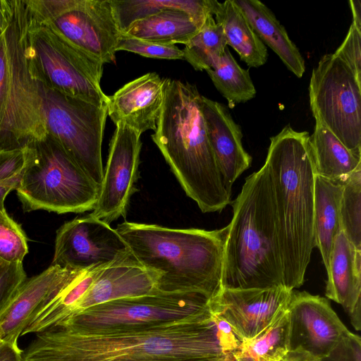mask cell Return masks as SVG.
Listing matches in <instances>:
<instances>
[{"label": "cell", "mask_w": 361, "mask_h": 361, "mask_svg": "<svg viewBox=\"0 0 361 361\" xmlns=\"http://www.w3.org/2000/svg\"><path fill=\"white\" fill-rule=\"evenodd\" d=\"M241 339L221 317L92 332L53 326L37 333L22 361H230Z\"/></svg>", "instance_id": "cell-1"}, {"label": "cell", "mask_w": 361, "mask_h": 361, "mask_svg": "<svg viewBox=\"0 0 361 361\" xmlns=\"http://www.w3.org/2000/svg\"><path fill=\"white\" fill-rule=\"evenodd\" d=\"M116 230L158 291L200 293L210 300L221 291L229 225L207 231L126 221Z\"/></svg>", "instance_id": "cell-2"}, {"label": "cell", "mask_w": 361, "mask_h": 361, "mask_svg": "<svg viewBox=\"0 0 361 361\" xmlns=\"http://www.w3.org/2000/svg\"><path fill=\"white\" fill-rule=\"evenodd\" d=\"M310 135L286 126L270 137L264 164L269 172L283 269V286L300 287L314 246V170Z\"/></svg>", "instance_id": "cell-3"}, {"label": "cell", "mask_w": 361, "mask_h": 361, "mask_svg": "<svg viewBox=\"0 0 361 361\" xmlns=\"http://www.w3.org/2000/svg\"><path fill=\"white\" fill-rule=\"evenodd\" d=\"M195 85L167 79L165 97L152 139L186 195L204 213L231 203L209 140Z\"/></svg>", "instance_id": "cell-4"}, {"label": "cell", "mask_w": 361, "mask_h": 361, "mask_svg": "<svg viewBox=\"0 0 361 361\" xmlns=\"http://www.w3.org/2000/svg\"><path fill=\"white\" fill-rule=\"evenodd\" d=\"M233 209L221 289L283 286L272 188L264 164L246 178Z\"/></svg>", "instance_id": "cell-5"}, {"label": "cell", "mask_w": 361, "mask_h": 361, "mask_svg": "<svg viewBox=\"0 0 361 361\" xmlns=\"http://www.w3.org/2000/svg\"><path fill=\"white\" fill-rule=\"evenodd\" d=\"M30 15L25 0H12L0 30V150L23 148L48 136L39 83L27 54Z\"/></svg>", "instance_id": "cell-6"}, {"label": "cell", "mask_w": 361, "mask_h": 361, "mask_svg": "<svg viewBox=\"0 0 361 361\" xmlns=\"http://www.w3.org/2000/svg\"><path fill=\"white\" fill-rule=\"evenodd\" d=\"M99 189L65 149L47 136L30 145L16 191L26 212L44 209L64 214L93 210Z\"/></svg>", "instance_id": "cell-7"}, {"label": "cell", "mask_w": 361, "mask_h": 361, "mask_svg": "<svg viewBox=\"0 0 361 361\" xmlns=\"http://www.w3.org/2000/svg\"><path fill=\"white\" fill-rule=\"evenodd\" d=\"M27 54L32 73L42 86L97 105L107 106L109 97L100 86L104 63L49 27L35 24L30 20Z\"/></svg>", "instance_id": "cell-8"}, {"label": "cell", "mask_w": 361, "mask_h": 361, "mask_svg": "<svg viewBox=\"0 0 361 361\" xmlns=\"http://www.w3.org/2000/svg\"><path fill=\"white\" fill-rule=\"evenodd\" d=\"M209 302L200 293L157 291L92 307L57 325L81 332L159 326L209 316Z\"/></svg>", "instance_id": "cell-9"}, {"label": "cell", "mask_w": 361, "mask_h": 361, "mask_svg": "<svg viewBox=\"0 0 361 361\" xmlns=\"http://www.w3.org/2000/svg\"><path fill=\"white\" fill-rule=\"evenodd\" d=\"M40 86L48 136L59 143L100 187L104 176L102 145L107 106L97 105Z\"/></svg>", "instance_id": "cell-10"}, {"label": "cell", "mask_w": 361, "mask_h": 361, "mask_svg": "<svg viewBox=\"0 0 361 361\" xmlns=\"http://www.w3.org/2000/svg\"><path fill=\"white\" fill-rule=\"evenodd\" d=\"M310 104L319 120L361 157V81L334 54L324 55L312 72Z\"/></svg>", "instance_id": "cell-11"}, {"label": "cell", "mask_w": 361, "mask_h": 361, "mask_svg": "<svg viewBox=\"0 0 361 361\" xmlns=\"http://www.w3.org/2000/svg\"><path fill=\"white\" fill-rule=\"evenodd\" d=\"M131 253L116 228L90 213L64 223L57 230L51 265L86 271L109 265Z\"/></svg>", "instance_id": "cell-12"}, {"label": "cell", "mask_w": 361, "mask_h": 361, "mask_svg": "<svg viewBox=\"0 0 361 361\" xmlns=\"http://www.w3.org/2000/svg\"><path fill=\"white\" fill-rule=\"evenodd\" d=\"M116 128L109 144L94 216L108 224L126 216L138 179L141 134L123 124Z\"/></svg>", "instance_id": "cell-13"}, {"label": "cell", "mask_w": 361, "mask_h": 361, "mask_svg": "<svg viewBox=\"0 0 361 361\" xmlns=\"http://www.w3.org/2000/svg\"><path fill=\"white\" fill-rule=\"evenodd\" d=\"M45 26L104 64L116 59L122 32L111 0H80L76 7Z\"/></svg>", "instance_id": "cell-14"}, {"label": "cell", "mask_w": 361, "mask_h": 361, "mask_svg": "<svg viewBox=\"0 0 361 361\" xmlns=\"http://www.w3.org/2000/svg\"><path fill=\"white\" fill-rule=\"evenodd\" d=\"M287 310L290 350L300 349L322 359L351 333L319 295L293 290Z\"/></svg>", "instance_id": "cell-15"}, {"label": "cell", "mask_w": 361, "mask_h": 361, "mask_svg": "<svg viewBox=\"0 0 361 361\" xmlns=\"http://www.w3.org/2000/svg\"><path fill=\"white\" fill-rule=\"evenodd\" d=\"M293 290L282 286L222 288L210 300V310L225 320L243 341L258 335L287 310Z\"/></svg>", "instance_id": "cell-16"}, {"label": "cell", "mask_w": 361, "mask_h": 361, "mask_svg": "<svg viewBox=\"0 0 361 361\" xmlns=\"http://www.w3.org/2000/svg\"><path fill=\"white\" fill-rule=\"evenodd\" d=\"M83 271L51 264L27 279L0 315L2 341L18 342L35 316Z\"/></svg>", "instance_id": "cell-17"}, {"label": "cell", "mask_w": 361, "mask_h": 361, "mask_svg": "<svg viewBox=\"0 0 361 361\" xmlns=\"http://www.w3.org/2000/svg\"><path fill=\"white\" fill-rule=\"evenodd\" d=\"M168 78L147 73L126 84L109 97L108 116L139 133L155 130L163 106Z\"/></svg>", "instance_id": "cell-18"}, {"label": "cell", "mask_w": 361, "mask_h": 361, "mask_svg": "<svg viewBox=\"0 0 361 361\" xmlns=\"http://www.w3.org/2000/svg\"><path fill=\"white\" fill-rule=\"evenodd\" d=\"M202 111L222 183L231 195L234 182L250 168L252 157L243 148L240 127L225 105L202 96Z\"/></svg>", "instance_id": "cell-19"}, {"label": "cell", "mask_w": 361, "mask_h": 361, "mask_svg": "<svg viewBox=\"0 0 361 361\" xmlns=\"http://www.w3.org/2000/svg\"><path fill=\"white\" fill-rule=\"evenodd\" d=\"M157 291L152 274L131 253L100 271L68 319L100 304L147 295Z\"/></svg>", "instance_id": "cell-20"}, {"label": "cell", "mask_w": 361, "mask_h": 361, "mask_svg": "<svg viewBox=\"0 0 361 361\" xmlns=\"http://www.w3.org/2000/svg\"><path fill=\"white\" fill-rule=\"evenodd\" d=\"M325 295L341 305L353 327H361V250H357L341 230L329 259Z\"/></svg>", "instance_id": "cell-21"}, {"label": "cell", "mask_w": 361, "mask_h": 361, "mask_svg": "<svg viewBox=\"0 0 361 361\" xmlns=\"http://www.w3.org/2000/svg\"><path fill=\"white\" fill-rule=\"evenodd\" d=\"M233 1L263 44L278 55L290 72L301 78L305 71V60L273 12L257 0Z\"/></svg>", "instance_id": "cell-22"}, {"label": "cell", "mask_w": 361, "mask_h": 361, "mask_svg": "<svg viewBox=\"0 0 361 361\" xmlns=\"http://www.w3.org/2000/svg\"><path fill=\"white\" fill-rule=\"evenodd\" d=\"M343 183L315 175L314 187V246L321 254L326 271L336 235L341 230L340 204Z\"/></svg>", "instance_id": "cell-23"}, {"label": "cell", "mask_w": 361, "mask_h": 361, "mask_svg": "<svg viewBox=\"0 0 361 361\" xmlns=\"http://www.w3.org/2000/svg\"><path fill=\"white\" fill-rule=\"evenodd\" d=\"M309 145L317 176L343 182L361 166V157L348 149L317 119Z\"/></svg>", "instance_id": "cell-24"}, {"label": "cell", "mask_w": 361, "mask_h": 361, "mask_svg": "<svg viewBox=\"0 0 361 361\" xmlns=\"http://www.w3.org/2000/svg\"><path fill=\"white\" fill-rule=\"evenodd\" d=\"M213 16L223 28L227 45L233 47L249 67L258 68L267 61L266 45L253 31L233 0L214 1Z\"/></svg>", "instance_id": "cell-25"}, {"label": "cell", "mask_w": 361, "mask_h": 361, "mask_svg": "<svg viewBox=\"0 0 361 361\" xmlns=\"http://www.w3.org/2000/svg\"><path fill=\"white\" fill-rule=\"evenodd\" d=\"M200 27L188 13L168 10L135 21L122 35L161 44H185Z\"/></svg>", "instance_id": "cell-26"}, {"label": "cell", "mask_w": 361, "mask_h": 361, "mask_svg": "<svg viewBox=\"0 0 361 361\" xmlns=\"http://www.w3.org/2000/svg\"><path fill=\"white\" fill-rule=\"evenodd\" d=\"M118 27L123 32L135 21L176 10L190 15L201 27L213 16L214 0H111Z\"/></svg>", "instance_id": "cell-27"}, {"label": "cell", "mask_w": 361, "mask_h": 361, "mask_svg": "<svg viewBox=\"0 0 361 361\" xmlns=\"http://www.w3.org/2000/svg\"><path fill=\"white\" fill-rule=\"evenodd\" d=\"M289 334L286 310L258 335L243 341L233 353L231 361H280L290 350Z\"/></svg>", "instance_id": "cell-28"}, {"label": "cell", "mask_w": 361, "mask_h": 361, "mask_svg": "<svg viewBox=\"0 0 361 361\" xmlns=\"http://www.w3.org/2000/svg\"><path fill=\"white\" fill-rule=\"evenodd\" d=\"M206 71L231 109L236 104L252 99L256 95V89L249 71L239 66L228 47L217 63Z\"/></svg>", "instance_id": "cell-29"}, {"label": "cell", "mask_w": 361, "mask_h": 361, "mask_svg": "<svg viewBox=\"0 0 361 361\" xmlns=\"http://www.w3.org/2000/svg\"><path fill=\"white\" fill-rule=\"evenodd\" d=\"M227 47L222 26L209 16L198 32L185 44L183 59L195 70L213 68Z\"/></svg>", "instance_id": "cell-30"}, {"label": "cell", "mask_w": 361, "mask_h": 361, "mask_svg": "<svg viewBox=\"0 0 361 361\" xmlns=\"http://www.w3.org/2000/svg\"><path fill=\"white\" fill-rule=\"evenodd\" d=\"M340 216L341 231L361 250V166L343 183Z\"/></svg>", "instance_id": "cell-31"}, {"label": "cell", "mask_w": 361, "mask_h": 361, "mask_svg": "<svg viewBox=\"0 0 361 361\" xmlns=\"http://www.w3.org/2000/svg\"><path fill=\"white\" fill-rule=\"evenodd\" d=\"M30 145L13 150H0V211L6 210L7 195L19 187L26 166Z\"/></svg>", "instance_id": "cell-32"}, {"label": "cell", "mask_w": 361, "mask_h": 361, "mask_svg": "<svg viewBox=\"0 0 361 361\" xmlns=\"http://www.w3.org/2000/svg\"><path fill=\"white\" fill-rule=\"evenodd\" d=\"M27 237L19 224L0 211V258L9 262H23L28 252Z\"/></svg>", "instance_id": "cell-33"}, {"label": "cell", "mask_w": 361, "mask_h": 361, "mask_svg": "<svg viewBox=\"0 0 361 361\" xmlns=\"http://www.w3.org/2000/svg\"><path fill=\"white\" fill-rule=\"evenodd\" d=\"M116 51H127L140 56L164 59H183V51L174 44H161L122 35Z\"/></svg>", "instance_id": "cell-34"}, {"label": "cell", "mask_w": 361, "mask_h": 361, "mask_svg": "<svg viewBox=\"0 0 361 361\" xmlns=\"http://www.w3.org/2000/svg\"><path fill=\"white\" fill-rule=\"evenodd\" d=\"M80 0H25L31 21L45 25L73 9Z\"/></svg>", "instance_id": "cell-35"}, {"label": "cell", "mask_w": 361, "mask_h": 361, "mask_svg": "<svg viewBox=\"0 0 361 361\" xmlns=\"http://www.w3.org/2000/svg\"><path fill=\"white\" fill-rule=\"evenodd\" d=\"M27 279L23 262L0 258V315Z\"/></svg>", "instance_id": "cell-36"}, {"label": "cell", "mask_w": 361, "mask_h": 361, "mask_svg": "<svg viewBox=\"0 0 361 361\" xmlns=\"http://www.w3.org/2000/svg\"><path fill=\"white\" fill-rule=\"evenodd\" d=\"M334 54L346 63L361 81V30L351 23L346 37Z\"/></svg>", "instance_id": "cell-37"}, {"label": "cell", "mask_w": 361, "mask_h": 361, "mask_svg": "<svg viewBox=\"0 0 361 361\" xmlns=\"http://www.w3.org/2000/svg\"><path fill=\"white\" fill-rule=\"evenodd\" d=\"M22 353L18 342L1 341L0 343V361H22Z\"/></svg>", "instance_id": "cell-38"}, {"label": "cell", "mask_w": 361, "mask_h": 361, "mask_svg": "<svg viewBox=\"0 0 361 361\" xmlns=\"http://www.w3.org/2000/svg\"><path fill=\"white\" fill-rule=\"evenodd\" d=\"M346 338L338 343L326 357L322 358L320 361H353L348 351Z\"/></svg>", "instance_id": "cell-39"}, {"label": "cell", "mask_w": 361, "mask_h": 361, "mask_svg": "<svg viewBox=\"0 0 361 361\" xmlns=\"http://www.w3.org/2000/svg\"><path fill=\"white\" fill-rule=\"evenodd\" d=\"M320 360L307 352L297 349L289 350L280 361H320Z\"/></svg>", "instance_id": "cell-40"}, {"label": "cell", "mask_w": 361, "mask_h": 361, "mask_svg": "<svg viewBox=\"0 0 361 361\" xmlns=\"http://www.w3.org/2000/svg\"><path fill=\"white\" fill-rule=\"evenodd\" d=\"M12 8V0H0V30L8 23Z\"/></svg>", "instance_id": "cell-41"}, {"label": "cell", "mask_w": 361, "mask_h": 361, "mask_svg": "<svg viewBox=\"0 0 361 361\" xmlns=\"http://www.w3.org/2000/svg\"><path fill=\"white\" fill-rule=\"evenodd\" d=\"M349 4L353 14L352 23L361 30V2L359 0H350Z\"/></svg>", "instance_id": "cell-42"}, {"label": "cell", "mask_w": 361, "mask_h": 361, "mask_svg": "<svg viewBox=\"0 0 361 361\" xmlns=\"http://www.w3.org/2000/svg\"><path fill=\"white\" fill-rule=\"evenodd\" d=\"M1 341H2V335H1V331L0 329V343L1 342Z\"/></svg>", "instance_id": "cell-43"}]
</instances>
